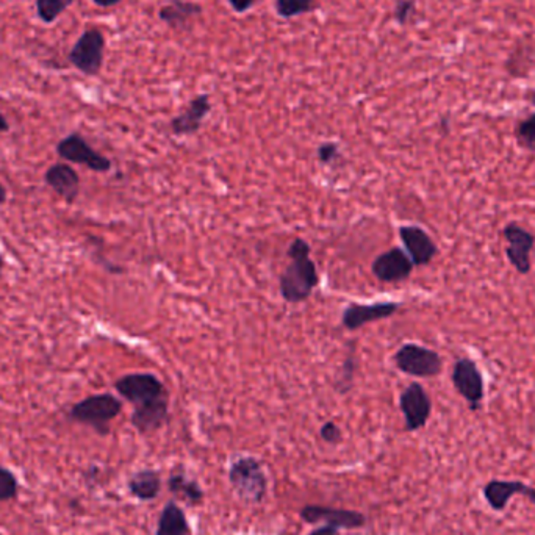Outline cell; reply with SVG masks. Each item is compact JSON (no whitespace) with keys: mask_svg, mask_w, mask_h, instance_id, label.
<instances>
[{"mask_svg":"<svg viewBox=\"0 0 535 535\" xmlns=\"http://www.w3.org/2000/svg\"><path fill=\"white\" fill-rule=\"evenodd\" d=\"M202 5L192 0H169L160 8L158 18L166 23L169 29L183 30L192 21L202 14Z\"/></svg>","mask_w":535,"mask_h":535,"instance_id":"19","label":"cell"},{"mask_svg":"<svg viewBox=\"0 0 535 535\" xmlns=\"http://www.w3.org/2000/svg\"><path fill=\"white\" fill-rule=\"evenodd\" d=\"M502 237L507 241L506 256L511 265L517 269L518 274H530L532 268L530 252L535 246L534 233L518 226L517 222H511L504 227Z\"/></svg>","mask_w":535,"mask_h":535,"instance_id":"10","label":"cell"},{"mask_svg":"<svg viewBox=\"0 0 535 535\" xmlns=\"http://www.w3.org/2000/svg\"><path fill=\"white\" fill-rule=\"evenodd\" d=\"M415 12H417L415 0H396V5L393 8V19L399 25H408Z\"/></svg>","mask_w":535,"mask_h":535,"instance_id":"28","label":"cell"},{"mask_svg":"<svg viewBox=\"0 0 535 535\" xmlns=\"http://www.w3.org/2000/svg\"><path fill=\"white\" fill-rule=\"evenodd\" d=\"M168 489L171 493L185 501L190 506H201L204 502V490L201 489L198 481L186 476L183 468H177L168 477Z\"/></svg>","mask_w":535,"mask_h":535,"instance_id":"20","label":"cell"},{"mask_svg":"<svg viewBox=\"0 0 535 535\" xmlns=\"http://www.w3.org/2000/svg\"><path fill=\"white\" fill-rule=\"evenodd\" d=\"M76 0H36V14L44 23H52L70 8Z\"/></svg>","mask_w":535,"mask_h":535,"instance_id":"24","label":"cell"},{"mask_svg":"<svg viewBox=\"0 0 535 535\" xmlns=\"http://www.w3.org/2000/svg\"><path fill=\"white\" fill-rule=\"evenodd\" d=\"M5 267V260H4V257L0 254V274H2V269Z\"/></svg>","mask_w":535,"mask_h":535,"instance_id":"37","label":"cell"},{"mask_svg":"<svg viewBox=\"0 0 535 535\" xmlns=\"http://www.w3.org/2000/svg\"><path fill=\"white\" fill-rule=\"evenodd\" d=\"M312 248L303 239H295L291 241L286 250V256L290 258L286 271L280 274L279 290L280 296L286 303H305L314 288L320 286V274L318 268L312 260Z\"/></svg>","mask_w":535,"mask_h":535,"instance_id":"1","label":"cell"},{"mask_svg":"<svg viewBox=\"0 0 535 535\" xmlns=\"http://www.w3.org/2000/svg\"><path fill=\"white\" fill-rule=\"evenodd\" d=\"M303 521L309 524H329L337 530H361L367 524V517L357 511L327 506H305L299 512Z\"/></svg>","mask_w":535,"mask_h":535,"instance_id":"11","label":"cell"},{"mask_svg":"<svg viewBox=\"0 0 535 535\" xmlns=\"http://www.w3.org/2000/svg\"><path fill=\"white\" fill-rule=\"evenodd\" d=\"M6 202V188L0 183V205Z\"/></svg>","mask_w":535,"mask_h":535,"instance_id":"35","label":"cell"},{"mask_svg":"<svg viewBox=\"0 0 535 535\" xmlns=\"http://www.w3.org/2000/svg\"><path fill=\"white\" fill-rule=\"evenodd\" d=\"M517 140L526 151L535 152V113L518 123Z\"/></svg>","mask_w":535,"mask_h":535,"instance_id":"27","label":"cell"},{"mask_svg":"<svg viewBox=\"0 0 535 535\" xmlns=\"http://www.w3.org/2000/svg\"><path fill=\"white\" fill-rule=\"evenodd\" d=\"M227 2H229V5L232 6L233 12L243 14L256 5L257 0H227Z\"/></svg>","mask_w":535,"mask_h":535,"instance_id":"31","label":"cell"},{"mask_svg":"<svg viewBox=\"0 0 535 535\" xmlns=\"http://www.w3.org/2000/svg\"><path fill=\"white\" fill-rule=\"evenodd\" d=\"M357 361H359V357H357V352H355L354 342H351L346 357H344L343 365L340 368L337 379H335V390L340 395H348L352 390L355 372H357V367H359Z\"/></svg>","mask_w":535,"mask_h":535,"instance_id":"23","label":"cell"},{"mask_svg":"<svg viewBox=\"0 0 535 535\" xmlns=\"http://www.w3.org/2000/svg\"><path fill=\"white\" fill-rule=\"evenodd\" d=\"M337 528H333V526H329V524H324V526H320V528H316V530H312L307 535H338Z\"/></svg>","mask_w":535,"mask_h":535,"instance_id":"32","label":"cell"},{"mask_svg":"<svg viewBox=\"0 0 535 535\" xmlns=\"http://www.w3.org/2000/svg\"><path fill=\"white\" fill-rule=\"evenodd\" d=\"M211 111V100L209 94H199L194 99L190 100L186 108L181 111L177 117L171 119L169 130L175 136H192L198 134L205 117H209Z\"/></svg>","mask_w":535,"mask_h":535,"instance_id":"15","label":"cell"},{"mask_svg":"<svg viewBox=\"0 0 535 535\" xmlns=\"http://www.w3.org/2000/svg\"><path fill=\"white\" fill-rule=\"evenodd\" d=\"M44 181L68 204H74L76 199L79 198L80 177H79L76 169L72 168L70 164H52L51 168L47 169Z\"/></svg>","mask_w":535,"mask_h":535,"instance_id":"18","label":"cell"},{"mask_svg":"<svg viewBox=\"0 0 535 535\" xmlns=\"http://www.w3.org/2000/svg\"><path fill=\"white\" fill-rule=\"evenodd\" d=\"M0 535H2V534H0Z\"/></svg>","mask_w":535,"mask_h":535,"instance_id":"38","label":"cell"},{"mask_svg":"<svg viewBox=\"0 0 535 535\" xmlns=\"http://www.w3.org/2000/svg\"><path fill=\"white\" fill-rule=\"evenodd\" d=\"M393 361L399 371L412 378H436L443 370L442 355L417 343L402 344L393 355Z\"/></svg>","mask_w":535,"mask_h":535,"instance_id":"4","label":"cell"},{"mask_svg":"<svg viewBox=\"0 0 535 535\" xmlns=\"http://www.w3.org/2000/svg\"><path fill=\"white\" fill-rule=\"evenodd\" d=\"M19 483L16 474L0 465V502H8L18 496Z\"/></svg>","mask_w":535,"mask_h":535,"instance_id":"26","label":"cell"},{"mask_svg":"<svg viewBox=\"0 0 535 535\" xmlns=\"http://www.w3.org/2000/svg\"><path fill=\"white\" fill-rule=\"evenodd\" d=\"M229 483L233 492L248 504H260L268 493V477L260 460L243 455L229 466Z\"/></svg>","mask_w":535,"mask_h":535,"instance_id":"3","label":"cell"},{"mask_svg":"<svg viewBox=\"0 0 535 535\" xmlns=\"http://www.w3.org/2000/svg\"><path fill=\"white\" fill-rule=\"evenodd\" d=\"M117 393L134 408L168 398L164 382L152 372H132L117 379L115 382Z\"/></svg>","mask_w":535,"mask_h":535,"instance_id":"5","label":"cell"},{"mask_svg":"<svg viewBox=\"0 0 535 535\" xmlns=\"http://www.w3.org/2000/svg\"><path fill=\"white\" fill-rule=\"evenodd\" d=\"M94 5L99 6V8H111V6L121 4L123 0H93Z\"/></svg>","mask_w":535,"mask_h":535,"instance_id":"33","label":"cell"},{"mask_svg":"<svg viewBox=\"0 0 535 535\" xmlns=\"http://www.w3.org/2000/svg\"><path fill=\"white\" fill-rule=\"evenodd\" d=\"M399 239L404 245L406 254L412 260L413 267H427L438 254V248L434 243V239L423 227L401 226Z\"/></svg>","mask_w":535,"mask_h":535,"instance_id":"14","label":"cell"},{"mask_svg":"<svg viewBox=\"0 0 535 535\" xmlns=\"http://www.w3.org/2000/svg\"><path fill=\"white\" fill-rule=\"evenodd\" d=\"M526 99L530 100V104L534 105L535 107V89H530L528 96H526Z\"/></svg>","mask_w":535,"mask_h":535,"instance_id":"36","label":"cell"},{"mask_svg":"<svg viewBox=\"0 0 535 535\" xmlns=\"http://www.w3.org/2000/svg\"><path fill=\"white\" fill-rule=\"evenodd\" d=\"M451 380H453L454 389L470 404L472 410L481 408V402L485 395V384H483V372L477 367L476 361L468 357L459 359L454 363Z\"/></svg>","mask_w":535,"mask_h":535,"instance_id":"8","label":"cell"},{"mask_svg":"<svg viewBox=\"0 0 535 535\" xmlns=\"http://www.w3.org/2000/svg\"><path fill=\"white\" fill-rule=\"evenodd\" d=\"M127 489L136 500H155L162 490V476L157 470H140L128 477Z\"/></svg>","mask_w":535,"mask_h":535,"instance_id":"21","label":"cell"},{"mask_svg":"<svg viewBox=\"0 0 535 535\" xmlns=\"http://www.w3.org/2000/svg\"><path fill=\"white\" fill-rule=\"evenodd\" d=\"M274 8L280 18H297L314 10V0H276Z\"/></svg>","mask_w":535,"mask_h":535,"instance_id":"25","label":"cell"},{"mask_svg":"<svg viewBox=\"0 0 535 535\" xmlns=\"http://www.w3.org/2000/svg\"><path fill=\"white\" fill-rule=\"evenodd\" d=\"M320 436L323 442L329 443V445H338L343 440L340 426L335 425L333 421H326L324 425L321 426Z\"/></svg>","mask_w":535,"mask_h":535,"instance_id":"30","label":"cell"},{"mask_svg":"<svg viewBox=\"0 0 535 535\" xmlns=\"http://www.w3.org/2000/svg\"><path fill=\"white\" fill-rule=\"evenodd\" d=\"M399 303L384 301V303L359 304L352 303L342 314V324L348 331H359L367 324L387 320L399 310Z\"/></svg>","mask_w":535,"mask_h":535,"instance_id":"13","label":"cell"},{"mask_svg":"<svg viewBox=\"0 0 535 535\" xmlns=\"http://www.w3.org/2000/svg\"><path fill=\"white\" fill-rule=\"evenodd\" d=\"M10 130V123L6 121V117L0 113V134H5Z\"/></svg>","mask_w":535,"mask_h":535,"instance_id":"34","label":"cell"},{"mask_svg":"<svg viewBox=\"0 0 535 535\" xmlns=\"http://www.w3.org/2000/svg\"><path fill=\"white\" fill-rule=\"evenodd\" d=\"M316 157L320 160L321 164H333L337 160L342 158L340 145L337 143H333V141H326V143L318 145Z\"/></svg>","mask_w":535,"mask_h":535,"instance_id":"29","label":"cell"},{"mask_svg":"<svg viewBox=\"0 0 535 535\" xmlns=\"http://www.w3.org/2000/svg\"><path fill=\"white\" fill-rule=\"evenodd\" d=\"M413 263L406 250L391 248L374 258L371 271L382 284H399L408 280L413 273Z\"/></svg>","mask_w":535,"mask_h":535,"instance_id":"12","label":"cell"},{"mask_svg":"<svg viewBox=\"0 0 535 535\" xmlns=\"http://www.w3.org/2000/svg\"><path fill=\"white\" fill-rule=\"evenodd\" d=\"M123 412V402L111 393L88 396L70 408V418L80 425L91 427L96 434L105 436L110 434V423Z\"/></svg>","mask_w":535,"mask_h":535,"instance_id":"2","label":"cell"},{"mask_svg":"<svg viewBox=\"0 0 535 535\" xmlns=\"http://www.w3.org/2000/svg\"><path fill=\"white\" fill-rule=\"evenodd\" d=\"M399 408L406 421V431H419L431 418V396L419 382H412L399 396Z\"/></svg>","mask_w":535,"mask_h":535,"instance_id":"9","label":"cell"},{"mask_svg":"<svg viewBox=\"0 0 535 535\" xmlns=\"http://www.w3.org/2000/svg\"><path fill=\"white\" fill-rule=\"evenodd\" d=\"M105 36L99 29H88L79 36L68 60L82 74L96 77L104 66Z\"/></svg>","mask_w":535,"mask_h":535,"instance_id":"6","label":"cell"},{"mask_svg":"<svg viewBox=\"0 0 535 535\" xmlns=\"http://www.w3.org/2000/svg\"><path fill=\"white\" fill-rule=\"evenodd\" d=\"M483 500L496 512L506 511L513 496L521 494L535 506V489L521 481H500L494 479L485 483L483 489Z\"/></svg>","mask_w":535,"mask_h":535,"instance_id":"16","label":"cell"},{"mask_svg":"<svg viewBox=\"0 0 535 535\" xmlns=\"http://www.w3.org/2000/svg\"><path fill=\"white\" fill-rule=\"evenodd\" d=\"M169 421V396L158 401L149 402L145 406L134 408L130 415V423L141 436H149L160 431Z\"/></svg>","mask_w":535,"mask_h":535,"instance_id":"17","label":"cell"},{"mask_svg":"<svg viewBox=\"0 0 535 535\" xmlns=\"http://www.w3.org/2000/svg\"><path fill=\"white\" fill-rule=\"evenodd\" d=\"M155 535H192V528L188 523L185 512L174 501H169L158 517Z\"/></svg>","mask_w":535,"mask_h":535,"instance_id":"22","label":"cell"},{"mask_svg":"<svg viewBox=\"0 0 535 535\" xmlns=\"http://www.w3.org/2000/svg\"><path fill=\"white\" fill-rule=\"evenodd\" d=\"M60 158L74 164H83L94 173H108L111 162L89 145L80 134H70L59 141L55 147Z\"/></svg>","mask_w":535,"mask_h":535,"instance_id":"7","label":"cell"}]
</instances>
